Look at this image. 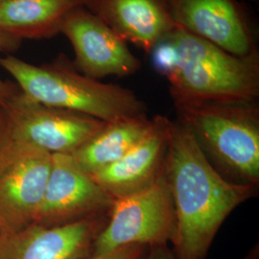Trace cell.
Masks as SVG:
<instances>
[{
	"mask_svg": "<svg viewBox=\"0 0 259 259\" xmlns=\"http://www.w3.org/2000/svg\"><path fill=\"white\" fill-rule=\"evenodd\" d=\"M84 0H6L0 3V31L19 39L50 38Z\"/></svg>",
	"mask_w": 259,
	"mask_h": 259,
	"instance_id": "5bb4252c",
	"label": "cell"
},
{
	"mask_svg": "<svg viewBox=\"0 0 259 259\" xmlns=\"http://www.w3.org/2000/svg\"><path fill=\"white\" fill-rule=\"evenodd\" d=\"M148 248L140 245H130L101 255H91L83 259H144Z\"/></svg>",
	"mask_w": 259,
	"mask_h": 259,
	"instance_id": "ac0fdd59",
	"label": "cell"
},
{
	"mask_svg": "<svg viewBox=\"0 0 259 259\" xmlns=\"http://www.w3.org/2000/svg\"><path fill=\"white\" fill-rule=\"evenodd\" d=\"M113 203L72 155L53 154L46 192L34 224L56 227L109 214Z\"/></svg>",
	"mask_w": 259,
	"mask_h": 259,
	"instance_id": "52a82bcc",
	"label": "cell"
},
{
	"mask_svg": "<svg viewBox=\"0 0 259 259\" xmlns=\"http://www.w3.org/2000/svg\"><path fill=\"white\" fill-rule=\"evenodd\" d=\"M2 109L9 118L17 142L42 149L52 155H73L106 123L81 112L36 102L19 87Z\"/></svg>",
	"mask_w": 259,
	"mask_h": 259,
	"instance_id": "8992f818",
	"label": "cell"
},
{
	"mask_svg": "<svg viewBox=\"0 0 259 259\" xmlns=\"http://www.w3.org/2000/svg\"><path fill=\"white\" fill-rule=\"evenodd\" d=\"M163 175L174 204L177 259H205L223 223L257 189L225 179L179 119L170 121Z\"/></svg>",
	"mask_w": 259,
	"mask_h": 259,
	"instance_id": "6da1fadb",
	"label": "cell"
},
{
	"mask_svg": "<svg viewBox=\"0 0 259 259\" xmlns=\"http://www.w3.org/2000/svg\"><path fill=\"white\" fill-rule=\"evenodd\" d=\"M174 232V204L162 170L148 187L114 200L108 221L94 241L92 255L130 245H167Z\"/></svg>",
	"mask_w": 259,
	"mask_h": 259,
	"instance_id": "5b68a950",
	"label": "cell"
},
{
	"mask_svg": "<svg viewBox=\"0 0 259 259\" xmlns=\"http://www.w3.org/2000/svg\"><path fill=\"white\" fill-rule=\"evenodd\" d=\"M83 7L147 54L177 27L164 0H84Z\"/></svg>",
	"mask_w": 259,
	"mask_h": 259,
	"instance_id": "4fadbf2b",
	"label": "cell"
},
{
	"mask_svg": "<svg viewBox=\"0 0 259 259\" xmlns=\"http://www.w3.org/2000/svg\"><path fill=\"white\" fill-rule=\"evenodd\" d=\"M170 119L157 115L144 138L120 159L91 177L113 200L140 191L162 173L166 154Z\"/></svg>",
	"mask_w": 259,
	"mask_h": 259,
	"instance_id": "7c38bea8",
	"label": "cell"
},
{
	"mask_svg": "<svg viewBox=\"0 0 259 259\" xmlns=\"http://www.w3.org/2000/svg\"><path fill=\"white\" fill-rule=\"evenodd\" d=\"M0 66L22 93L42 105L104 122L147 115L145 103L132 90L89 78L63 61L36 65L8 54L0 57Z\"/></svg>",
	"mask_w": 259,
	"mask_h": 259,
	"instance_id": "3957f363",
	"label": "cell"
},
{
	"mask_svg": "<svg viewBox=\"0 0 259 259\" xmlns=\"http://www.w3.org/2000/svg\"><path fill=\"white\" fill-rule=\"evenodd\" d=\"M178 119L225 179L258 186L257 103H194L175 106Z\"/></svg>",
	"mask_w": 259,
	"mask_h": 259,
	"instance_id": "277c9868",
	"label": "cell"
},
{
	"mask_svg": "<svg viewBox=\"0 0 259 259\" xmlns=\"http://www.w3.org/2000/svg\"><path fill=\"white\" fill-rule=\"evenodd\" d=\"M177 26L232 55L258 52L246 13L237 0H164Z\"/></svg>",
	"mask_w": 259,
	"mask_h": 259,
	"instance_id": "30bf717a",
	"label": "cell"
},
{
	"mask_svg": "<svg viewBox=\"0 0 259 259\" xmlns=\"http://www.w3.org/2000/svg\"><path fill=\"white\" fill-rule=\"evenodd\" d=\"M17 141L14 138L9 118L0 108V169L5 165L16 148Z\"/></svg>",
	"mask_w": 259,
	"mask_h": 259,
	"instance_id": "e0dca14e",
	"label": "cell"
},
{
	"mask_svg": "<svg viewBox=\"0 0 259 259\" xmlns=\"http://www.w3.org/2000/svg\"><path fill=\"white\" fill-rule=\"evenodd\" d=\"M109 214L63 226L32 224L17 232L0 233V259H83L93 254V244Z\"/></svg>",
	"mask_w": 259,
	"mask_h": 259,
	"instance_id": "8fae6325",
	"label": "cell"
},
{
	"mask_svg": "<svg viewBox=\"0 0 259 259\" xmlns=\"http://www.w3.org/2000/svg\"><path fill=\"white\" fill-rule=\"evenodd\" d=\"M61 33L74 50L73 67L89 78L127 77L141 68L140 60L127 42L83 6L68 14Z\"/></svg>",
	"mask_w": 259,
	"mask_h": 259,
	"instance_id": "9c48e42d",
	"label": "cell"
},
{
	"mask_svg": "<svg viewBox=\"0 0 259 259\" xmlns=\"http://www.w3.org/2000/svg\"><path fill=\"white\" fill-rule=\"evenodd\" d=\"M174 105L257 103L258 52L232 55L177 26L152 51Z\"/></svg>",
	"mask_w": 259,
	"mask_h": 259,
	"instance_id": "7a4b0ae2",
	"label": "cell"
},
{
	"mask_svg": "<svg viewBox=\"0 0 259 259\" xmlns=\"http://www.w3.org/2000/svg\"><path fill=\"white\" fill-rule=\"evenodd\" d=\"M144 259H177L173 250L168 248V245H160L148 248Z\"/></svg>",
	"mask_w": 259,
	"mask_h": 259,
	"instance_id": "d6986e66",
	"label": "cell"
},
{
	"mask_svg": "<svg viewBox=\"0 0 259 259\" xmlns=\"http://www.w3.org/2000/svg\"><path fill=\"white\" fill-rule=\"evenodd\" d=\"M21 39L18 37L11 36L4 32L0 31V52L11 53L16 51L21 45ZM18 85L16 83L4 81L0 78V108L8 101L11 95L16 92Z\"/></svg>",
	"mask_w": 259,
	"mask_h": 259,
	"instance_id": "2e32d148",
	"label": "cell"
},
{
	"mask_svg": "<svg viewBox=\"0 0 259 259\" xmlns=\"http://www.w3.org/2000/svg\"><path fill=\"white\" fill-rule=\"evenodd\" d=\"M152 127L147 115L106 122L93 138L78 149L72 157L90 175L109 166L144 138Z\"/></svg>",
	"mask_w": 259,
	"mask_h": 259,
	"instance_id": "9a60e30c",
	"label": "cell"
},
{
	"mask_svg": "<svg viewBox=\"0 0 259 259\" xmlns=\"http://www.w3.org/2000/svg\"><path fill=\"white\" fill-rule=\"evenodd\" d=\"M4 1H6V0H0V3H2V2H4Z\"/></svg>",
	"mask_w": 259,
	"mask_h": 259,
	"instance_id": "ffe728a7",
	"label": "cell"
},
{
	"mask_svg": "<svg viewBox=\"0 0 259 259\" xmlns=\"http://www.w3.org/2000/svg\"><path fill=\"white\" fill-rule=\"evenodd\" d=\"M52 165V154L17 142L0 169V233L17 232L35 223Z\"/></svg>",
	"mask_w": 259,
	"mask_h": 259,
	"instance_id": "ba28073f",
	"label": "cell"
}]
</instances>
